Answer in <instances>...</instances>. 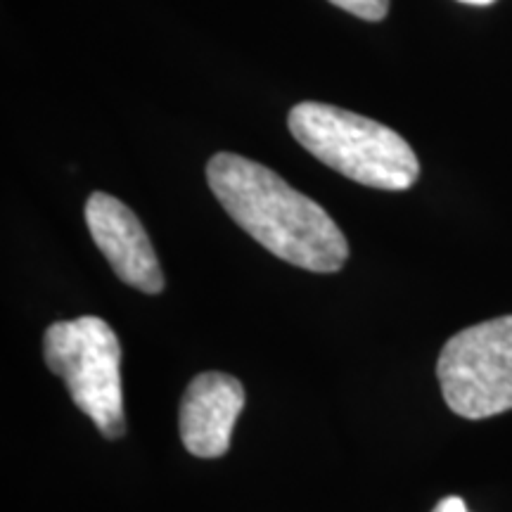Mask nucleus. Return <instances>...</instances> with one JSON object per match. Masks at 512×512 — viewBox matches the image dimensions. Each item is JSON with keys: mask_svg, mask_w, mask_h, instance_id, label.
<instances>
[{"mask_svg": "<svg viewBox=\"0 0 512 512\" xmlns=\"http://www.w3.org/2000/svg\"><path fill=\"white\" fill-rule=\"evenodd\" d=\"M207 181L230 219L278 259L313 273L347 264L349 242L328 211L264 164L219 152L209 159Z\"/></svg>", "mask_w": 512, "mask_h": 512, "instance_id": "f257e3e1", "label": "nucleus"}, {"mask_svg": "<svg viewBox=\"0 0 512 512\" xmlns=\"http://www.w3.org/2000/svg\"><path fill=\"white\" fill-rule=\"evenodd\" d=\"M287 124L304 150L351 181L394 192L418 181L413 147L380 121L323 102H299Z\"/></svg>", "mask_w": 512, "mask_h": 512, "instance_id": "f03ea898", "label": "nucleus"}, {"mask_svg": "<svg viewBox=\"0 0 512 512\" xmlns=\"http://www.w3.org/2000/svg\"><path fill=\"white\" fill-rule=\"evenodd\" d=\"M43 356L102 437H124L121 344L110 323L95 316L53 323L43 337Z\"/></svg>", "mask_w": 512, "mask_h": 512, "instance_id": "7ed1b4c3", "label": "nucleus"}, {"mask_svg": "<svg viewBox=\"0 0 512 512\" xmlns=\"http://www.w3.org/2000/svg\"><path fill=\"white\" fill-rule=\"evenodd\" d=\"M437 380L446 406L465 420L512 411V316L472 325L441 349Z\"/></svg>", "mask_w": 512, "mask_h": 512, "instance_id": "20e7f679", "label": "nucleus"}, {"mask_svg": "<svg viewBox=\"0 0 512 512\" xmlns=\"http://www.w3.org/2000/svg\"><path fill=\"white\" fill-rule=\"evenodd\" d=\"M86 226L121 283L145 294L164 290V273L138 216L107 192H93L86 202Z\"/></svg>", "mask_w": 512, "mask_h": 512, "instance_id": "39448f33", "label": "nucleus"}, {"mask_svg": "<svg viewBox=\"0 0 512 512\" xmlns=\"http://www.w3.org/2000/svg\"><path fill=\"white\" fill-rule=\"evenodd\" d=\"M245 408V389L226 373H202L185 389L178 408L183 446L197 458H221Z\"/></svg>", "mask_w": 512, "mask_h": 512, "instance_id": "423d86ee", "label": "nucleus"}, {"mask_svg": "<svg viewBox=\"0 0 512 512\" xmlns=\"http://www.w3.org/2000/svg\"><path fill=\"white\" fill-rule=\"evenodd\" d=\"M330 3L366 22H380L389 12V0H330Z\"/></svg>", "mask_w": 512, "mask_h": 512, "instance_id": "0eeeda50", "label": "nucleus"}, {"mask_svg": "<svg viewBox=\"0 0 512 512\" xmlns=\"http://www.w3.org/2000/svg\"><path fill=\"white\" fill-rule=\"evenodd\" d=\"M432 512H467V505L463 498L448 496V498H444V501H439L437 508H434Z\"/></svg>", "mask_w": 512, "mask_h": 512, "instance_id": "6e6552de", "label": "nucleus"}, {"mask_svg": "<svg viewBox=\"0 0 512 512\" xmlns=\"http://www.w3.org/2000/svg\"><path fill=\"white\" fill-rule=\"evenodd\" d=\"M460 3H467V5H491L494 0H460Z\"/></svg>", "mask_w": 512, "mask_h": 512, "instance_id": "1a4fd4ad", "label": "nucleus"}]
</instances>
